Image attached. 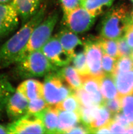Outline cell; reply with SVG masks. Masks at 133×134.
Listing matches in <instances>:
<instances>
[{
    "label": "cell",
    "instance_id": "cell-9",
    "mask_svg": "<svg viewBox=\"0 0 133 134\" xmlns=\"http://www.w3.org/2000/svg\"><path fill=\"white\" fill-rule=\"evenodd\" d=\"M41 50L49 60L57 67L68 66L72 59L71 57L63 49L56 35L51 37Z\"/></svg>",
    "mask_w": 133,
    "mask_h": 134
},
{
    "label": "cell",
    "instance_id": "cell-46",
    "mask_svg": "<svg viewBox=\"0 0 133 134\" xmlns=\"http://www.w3.org/2000/svg\"><path fill=\"white\" fill-rule=\"evenodd\" d=\"M131 16H132V20L133 21V10L132 11V13H131Z\"/></svg>",
    "mask_w": 133,
    "mask_h": 134
},
{
    "label": "cell",
    "instance_id": "cell-47",
    "mask_svg": "<svg viewBox=\"0 0 133 134\" xmlns=\"http://www.w3.org/2000/svg\"><path fill=\"white\" fill-rule=\"evenodd\" d=\"M131 1H132V2H133V0H131Z\"/></svg>",
    "mask_w": 133,
    "mask_h": 134
},
{
    "label": "cell",
    "instance_id": "cell-1",
    "mask_svg": "<svg viewBox=\"0 0 133 134\" xmlns=\"http://www.w3.org/2000/svg\"><path fill=\"white\" fill-rule=\"evenodd\" d=\"M45 6H41L38 12L23 27L0 47V69L14 65L24 56L32 33L45 18Z\"/></svg>",
    "mask_w": 133,
    "mask_h": 134
},
{
    "label": "cell",
    "instance_id": "cell-23",
    "mask_svg": "<svg viewBox=\"0 0 133 134\" xmlns=\"http://www.w3.org/2000/svg\"><path fill=\"white\" fill-rule=\"evenodd\" d=\"M15 90L6 77L0 81V111L5 109L9 98Z\"/></svg>",
    "mask_w": 133,
    "mask_h": 134
},
{
    "label": "cell",
    "instance_id": "cell-26",
    "mask_svg": "<svg viewBox=\"0 0 133 134\" xmlns=\"http://www.w3.org/2000/svg\"><path fill=\"white\" fill-rule=\"evenodd\" d=\"M72 60L74 67L77 70L80 76L90 74L84 51L76 53L72 57Z\"/></svg>",
    "mask_w": 133,
    "mask_h": 134
},
{
    "label": "cell",
    "instance_id": "cell-28",
    "mask_svg": "<svg viewBox=\"0 0 133 134\" xmlns=\"http://www.w3.org/2000/svg\"><path fill=\"white\" fill-rule=\"evenodd\" d=\"M122 110L133 126V93L121 97Z\"/></svg>",
    "mask_w": 133,
    "mask_h": 134
},
{
    "label": "cell",
    "instance_id": "cell-41",
    "mask_svg": "<svg viewBox=\"0 0 133 134\" xmlns=\"http://www.w3.org/2000/svg\"><path fill=\"white\" fill-rule=\"evenodd\" d=\"M0 134H8L7 127L0 124Z\"/></svg>",
    "mask_w": 133,
    "mask_h": 134
},
{
    "label": "cell",
    "instance_id": "cell-43",
    "mask_svg": "<svg viewBox=\"0 0 133 134\" xmlns=\"http://www.w3.org/2000/svg\"><path fill=\"white\" fill-rule=\"evenodd\" d=\"M12 0H0L1 4H8L10 3Z\"/></svg>",
    "mask_w": 133,
    "mask_h": 134
},
{
    "label": "cell",
    "instance_id": "cell-40",
    "mask_svg": "<svg viewBox=\"0 0 133 134\" xmlns=\"http://www.w3.org/2000/svg\"><path fill=\"white\" fill-rule=\"evenodd\" d=\"M92 133L95 134H105V133H111L109 129L108 125L102 127L95 129L92 132Z\"/></svg>",
    "mask_w": 133,
    "mask_h": 134
},
{
    "label": "cell",
    "instance_id": "cell-8",
    "mask_svg": "<svg viewBox=\"0 0 133 134\" xmlns=\"http://www.w3.org/2000/svg\"><path fill=\"white\" fill-rule=\"evenodd\" d=\"M83 45L89 74L100 79L105 75L102 66L103 54L102 49L97 42L96 39L87 40Z\"/></svg>",
    "mask_w": 133,
    "mask_h": 134
},
{
    "label": "cell",
    "instance_id": "cell-4",
    "mask_svg": "<svg viewBox=\"0 0 133 134\" xmlns=\"http://www.w3.org/2000/svg\"><path fill=\"white\" fill-rule=\"evenodd\" d=\"M64 80L57 70L45 76L43 83V98L50 105H55L63 101L73 91Z\"/></svg>",
    "mask_w": 133,
    "mask_h": 134
},
{
    "label": "cell",
    "instance_id": "cell-35",
    "mask_svg": "<svg viewBox=\"0 0 133 134\" xmlns=\"http://www.w3.org/2000/svg\"><path fill=\"white\" fill-rule=\"evenodd\" d=\"M119 58L123 57H129L132 52V49L128 46L124 36L116 40Z\"/></svg>",
    "mask_w": 133,
    "mask_h": 134
},
{
    "label": "cell",
    "instance_id": "cell-29",
    "mask_svg": "<svg viewBox=\"0 0 133 134\" xmlns=\"http://www.w3.org/2000/svg\"><path fill=\"white\" fill-rule=\"evenodd\" d=\"M74 93L78 99L81 106L85 107L98 106L95 105L92 96L86 92L83 87L75 90Z\"/></svg>",
    "mask_w": 133,
    "mask_h": 134
},
{
    "label": "cell",
    "instance_id": "cell-38",
    "mask_svg": "<svg viewBox=\"0 0 133 134\" xmlns=\"http://www.w3.org/2000/svg\"><path fill=\"white\" fill-rule=\"evenodd\" d=\"M111 133H125L126 129L120 124L112 119L108 125Z\"/></svg>",
    "mask_w": 133,
    "mask_h": 134
},
{
    "label": "cell",
    "instance_id": "cell-18",
    "mask_svg": "<svg viewBox=\"0 0 133 134\" xmlns=\"http://www.w3.org/2000/svg\"><path fill=\"white\" fill-rule=\"evenodd\" d=\"M59 74L72 90H75L82 87L81 76L74 66H65L59 70Z\"/></svg>",
    "mask_w": 133,
    "mask_h": 134
},
{
    "label": "cell",
    "instance_id": "cell-17",
    "mask_svg": "<svg viewBox=\"0 0 133 134\" xmlns=\"http://www.w3.org/2000/svg\"><path fill=\"white\" fill-rule=\"evenodd\" d=\"M113 77L119 96L133 93V71L117 72Z\"/></svg>",
    "mask_w": 133,
    "mask_h": 134
},
{
    "label": "cell",
    "instance_id": "cell-16",
    "mask_svg": "<svg viewBox=\"0 0 133 134\" xmlns=\"http://www.w3.org/2000/svg\"><path fill=\"white\" fill-rule=\"evenodd\" d=\"M80 121L79 111L58 110L57 133H65Z\"/></svg>",
    "mask_w": 133,
    "mask_h": 134
},
{
    "label": "cell",
    "instance_id": "cell-15",
    "mask_svg": "<svg viewBox=\"0 0 133 134\" xmlns=\"http://www.w3.org/2000/svg\"><path fill=\"white\" fill-rule=\"evenodd\" d=\"M37 114L43 121L45 133H57L58 109L55 105H49L43 111Z\"/></svg>",
    "mask_w": 133,
    "mask_h": 134
},
{
    "label": "cell",
    "instance_id": "cell-39",
    "mask_svg": "<svg viewBox=\"0 0 133 134\" xmlns=\"http://www.w3.org/2000/svg\"><path fill=\"white\" fill-rule=\"evenodd\" d=\"M90 133L87 127L83 125L75 126L66 132V134H89Z\"/></svg>",
    "mask_w": 133,
    "mask_h": 134
},
{
    "label": "cell",
    "instance_id": "cell-3",
    "mask_svg": "<svg viewBox=\"0 0 133 134\" xmlns=\"http://www.w3.org/2000/svg\"><path fill=\"white\" fill-rule=\"evenodd\" d=\"M132 20L131 13L126 5L114 7L107 12L100 25L101 37L117 40L124 34L128 24Z\"/></svg>",
    "mask_w": 133,
    "mask_h": 134
},
{
    "label": "cell",
    "instance_id": "cell-32",
    "mask_svg": "<svg viewBox=\"0 0 133 134\" xmlns=\"http://www.w3.org/2000/svg\"><path fill=\"white\" fill-rule=\"evenodd\" d=\"M102 58V66L104 72L106 74L113 76L116 69L117 59L114 58L107 54H103Z\"/></svg>",
    "mask_w": 133,
    "mask_h": 134
},
{
    "label": "cell",
    "instance_id": "cell-19",
    "mask_svg": "<svg viewBox=\"0 0 133 134\" xmlns=\"http://www.w3.org/2000/svg\"><path fill=\"white\" fill-rule=\"evenodd\" d=\"M81 76L82 87L92 96L94 101H100L102 99V96L101 92L99 79L90 74Z\"/></svg>",
    "mask_w": 133,
    "mask_h": 134
},
{
    "label": "cell",
    "instance_id": "cell-10",
    "mask_svg": "<svg viewBox=\"0 0 133 134\" xmlns=\"http://www.w3.org/2000/svg\"><path fill=\"white\" fill-rule=\"evenodd\" d=\"M19 16L10 3H0V41L17 28Z\"/></svg>",
    "mask_w": 133,
    "mask_h": 134
},
{
    "label": "cell",
    "instance_id": "cell-45",
    "mask_svg": "<svg viewBox=\"0 0 133 134\" xmlns=\"http://www.w3.org/2000/svg\"><path fill=\"white\" fill-rule=\"evenodd\" d=\"M131 56V58L132 59V60H133V51H132V53H131V54L130 55Z\"/></svg>",
    "mask_w": 133,
    "mask_h": 134
},
{
    "label": "cell",
    "instance_id": "cell-33",
    "mask_svg": "<svg viewBox=\"0 0 133 134\" xmlns=\"http://www.w3.org/2000/svg\"><path fill=\"white\" fill-rule=\"evenodd\" d=\"M83 1V0H60L63 10V17L77 8L82 7Z\"/></svg>",
    "mask_w": 133,
    "mask_h": 134
},
{
    "label": "cell",
    "instance_id": "cell-14",
    "mask_svg": "<svg viewBox=\"0 0 133 134\" xmlns=\"http://www.w3.org/2000/svg\"><path fill=\"white\" fill-rule=\"evenodd\" d=\"M56 36L63 49L72 58L77 53L76 50L77 47L83 45V42L77 34L68 28L61 30Z\"/></svg>",
    "mask_w": 133,
    "mask_h": 134
},
{
    "label": "cell",
    "instance_id": "cell-5",
    "mask_svg": "<svg viewBox=\"0 0 133 134\" xmlns=\"http://www.w3.org/2000/svg\"><path fill=\"white\" fill-rule=\"evenodd\" d=\"M58 20V13H52L45 19L44 18L43 21L35 27L27 44L24 57L29 52L41 49L51 37Z\"/></svg>",
    "mask_w": 133,
    "mask_h": 134
},
{
    "label": "cell",
    "instance_id": "cell-44",
    "mask_svg": "<svg viewBox=\"0 0 133 134\" xmlns=\"http://www.w3.org/2000/svg\"><path fill=\"white\" fill-rule=\"evenodd\" d=\"M6 77L4 75H3L0 74V81H1L4 78Z\"/></svg>",
    "mask_w": 133,
    "mask_h": 134
},
{
    "label": "cell",
    "instance_id": "cell-22",
    "mask_svg": "<svg viewBox=\"0 0 133 134\" xmlns=\"http://www.w3.org/2000/svg\"><path fill=\"white\" fill-rule=\"evenodd\" d=\"M114 1V0H83L82 7L96 16L102 13L105 9L110 8Z\"/></svg>",
    "mask_w": 133,
    "mask_h": 134
},
{
    "label": "cell",
    "instance_id": "cell-25",
    "mask_svg": "<svg viewBox=\"0 0 133 134\" xmlns=\"http://www.w3.org/2000/svg\"><path fill=\"white\" fill-rule=\"evenodd\" d=\"M55 106L58 110L79 111L81 105L74 92Z\"/></svg>",
    "mask_w": 133,
    "mask_h": 134
},
{
    "label": "cell",
    "instance_id": "cell-6",
    "mask_svg": "<svg viewBox=\"0 0 133 134\" xmlns=\"http://www.w3.org/2000/svg\"><path fill=\"white\" fill-rule=\"evenodd\" d=\"M95 20V16L83 7L77 8L63 17V21L66 27L76 34H82L89 30Z\"/></svg>",
    "mask_w": 133,
    "mask_h": 134
},
{
    "label": "cell",
    "instance_id": "cell-21",
    "mask_svg": "<svg viewBox=\"0 0 133 134\" xmlns=\"http://www.w3.org/2000/svg\"><path fill=\"white\" fill-rule=\"evenodd\" d=\"M112 115L104 105L99 106L95 117L89 125L90 133L94 130L109 125L112 121Z\"/></svg>",
    "mask_w": 133,
    "mask_h": 134
},
{
    "label": "cell",
    "instance_id": "cell-34",
    "mask_svg": "<svg viewBox=\"0 0 133 134\" xmlns=\"http://www.w3.org/2000/svg\"><path fill=\"white\" fill-rule=\"evenodd\" d=\"M102 105H104L112 115L119 113L122 110L121 97L119 96L110 99L104 100Z\"/></svg>",
    "mask_w": 133,
    "mask_h": 134
},
{
    "label": "cell",
    "instance_id": "cell-2",
    "mask_svg": "<svg viewBox=\"0 0 133 134\" xmlns=\"http://www.w3.org/2000/svg\"><path fill=\"white\" fill-rule=\"evenodd\" d=\"M14 65V75L21 79L42 77L58 70L41 49L29 52Z\"/></svg>",
    "mask_w": 133,
    "mask_h": 134
},
{
    "label": "cell",
    "instance_id": "cell-20",
    "mask_svg": "<svg viewBox=\"0 0 133 134\" xmlns=\"http://www.w3.org/2000/svg\"><path fill=\"white\" fill-rule=\"evenodd\" d=\"M99 82L101 92L104 100L110 99L119 96L112 75L105 74L99 79Z\"/></svg>",
    "mask_w": 133,
    "mask_h": 134
},
{
    "label": "cell",
    "instance_id": "cell-11",
    "mask_svg": "<svg viewBox=\"0 0 133 134\" xmlns=\"http://www.w3.org/2000/svg\"><path fill=\"white\" fill-rule=\"evenodd\" d=\"M29 103V100L25 96L15 90L5 107L8 118L12 121H14L26 115Z\"/></svg>",
    "mask_w": 133,
    "mask_h": 134
},
{
    "label": "cell",
    "instance_id": "cell-27",
    "mask_svg": "<svg viewBox=\"0 0 133 134\" xmlns=\"http://www.w3.org/2000/svg\"><path fill=\"white\" fill-rule=\"evenodd\" d=\"M100 106V105H99ZM99 106H95L91 107H85L80 106L79 113L80 121L83 125L88 128L96 114Z\"/></svg>",
    "mask_w": 133,
    "mask_h": 134
},
{
    "label": "cell",
    "instance_id": "cell-7",
    "mask_svg": "<svg viewBox=\"0 0 133 134\" xmlns=\"http://www.w3.org/2000/svg\"><path fill=\"white\" fill-rule=\"evenodd\" d=\"M8 134H44L43 121L37 114H26L8 125Z\"/></svg>",
    "mask_w": 133,
    "mask_h": 134
},
{
    "label": "cell",
    "instance_id": "cell-31",
    "mask_svg": "<svg viewBox=\"0 0 133 134\" xmlns=\"http://www.w3.org/2000/svg\"><path fill=\"white\" fill-rule=\"evenodd\" d=\"M133 70V60L128 57H119L117 60L113 75L117 72H126Z\"/></svg>",
    "mask_w": 133,
    "mask_h": 134
},
{
    "label": "cell",
    "instance_id": "cell-42",
    "mask_svg": "<svg viewBox=\"0 0 133 134\" xmlns=\"http://www.w3.org/2000/svg\"><path fill=\"white\" fill-rule=\"evenodd\" d=\"M125 133L128 134H132L133 133V126H131L129 128H128L126 129L125 132Z\"/></svg>",
    "mask_w": 133,
    "mask_h": 134
},
{
    "label": "cell",
    "instance_id": "cell-37",
    "mask_svg": "<svg viewBox=\"0 0 133 134\" xmlns=\"http://www.w3.org/2000/svg\"><path fill=\"white\" fill-rule=\"evenodd\" d=\"M124 38L131 48L133 49V21L131 20L127 25L124 31Z\"/></svg>",
    "mask_w": 133,
    "mask_h": 134
},
{
    "label": "cell",
    "instance_id": "cell-13",
    "mask_svg": "<svg viewBox=\"0 0 133 134\" xmlns=\"http://www.w3.org/2000/svg\"><path fill=\"white\" fill-rule=\"evenodd\" d=\"M16 90L29 101L43 98V84L37 80L29 78L22 82Z\"/></svg>",
    "mask_w": 133,
    "mask_h": 134
},
{
    "label": "cell",
    "instance_id": "cell-30",
    "mask_svg": "<svg viewBox=\"0 0 133 134\" xmlns=\"http://www.w3.org/2000/svg\"><path fill=\"white\" fill-rule=\"evenodd\" d=\"M50 105L44 98H40L29 101L27 114H37L43 111Z\"/></svg>",
    "mask_w": 133,
    "mask_h": 134
},
{
    "label": "cell",
    "instance_id": "cell-24",
    "mask_svg": "<svg viewBox=\"0 0 133 134\" xmlns=\"http://www.w3.org/2000/svg\"><path fill=\"white\" fill-rule=\"evenodd\" d=\"M96 41L102 49L103 54H107L117 59L119 58L116 40L100 37L96 38Z\"/></svg>",
    "mask_w": 133,
    "mask_h": 134
},
{
    "label": "cell",
    "instance_id": "cell-36",
    "mask_svg": "<svg viewBox=\"0 0 133 134\" xmlns=\"http://www.w3.org/2000/svg\"><path fill=\"white\" fill-rule=\"evenodd\" d=\"M112 119L119 123L126 129L132 126L128 119L123 113H120V111L113 115Z\"/></svg>",
    "mask_w": 133,
    "mask_h": 134
},
{
    "label": "cell",
    "instance_id": "cell-12",
    "mask_svg": "<svg viewBox=\"0 0 133 134\" xmlns=\"http://www.w3.org/2000/svg\"><path fill=\"white\" fill-rule=\"evenodd\" d=\"M40 3V0H12L10 4L24 24L38 12Z\"/></svg>",
    "mask_w": 133,
    "mask_h": 134
}]
</instances>
